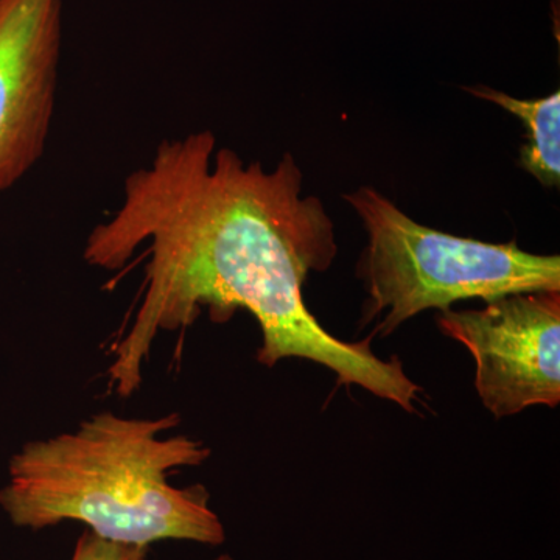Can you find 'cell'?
I'll return each instance as SVG.
<instances>
[{"instance_id":"1","label":"cell","mask_w":560,"mask_h":560,"mask_svg":"<svg viewBox=\"0 0 560 560\" xmlns=\"http://www.w3.org/2000/svg\"><path fill=\"white\" fill-rule=\"evenodd\" d=\"M301 168L287 153L272 171L217 149L210 131L164 140L145 167L125 179L119 209L88 235L84 260L120 270L149 245L143 298L130 329L113 348L109 388L128 399L161 331L189 327L202 308L226 323L246 311L261 330L257 361L272 368L305 359L416 412L422 388L399 359L382 360L372 337H334L305 305V280L337 256L334 223L316 197H302Z\"/></svg>"},{"instance_id":"2","label":"cell","mask_w":560,"mask_h":560,"mask_svg":"<svg viewBox=\"0 0 560 560\" xmlns=\"http://www.w3.org/2000/svg\"><path fill=\"white\" fill-rule=\"evenodd\" d=\"M179 423L178 412L130 419L102 411L75 431L28 442L10 460L0 508L21 528L80 522L102 539L136 547L221 545L226 533L208 489L168 482L176 469L201 466L210 456L201 441L161 438Z\"/></svg>"},{"instance_id":"3","label":"cell","mask_w":560,"mask_h":560,"mask_svg":"<svg viewBox=\"0 0 560 560\" xmlns=\"http://www.w3.org/2000/svg\"><path fill=\"white\" fill-rule=\"evenodd\" d=\"M345 200L368 234L357 275L368 293L364 319L385 313L375 330L381 337L430 308L445 312L456 302L560 291L559 256L526 253L515 242L486 243L431 230L372 187Z\"/></svg>"},{"instance_id":"4","label":"cell","mask_w":560,"mask_h":560,"mask_svg":"<svg viewBox=\"0 0 560 560\" xmlns=\"http://www.w3.org/2000/svg\"><path fill=\"white\" fill-rule=\"evenodd\" d=\"M445 337L477 364L475 388L497 419L560 401V291L510 294L478 311H445Z\"/></svg>"},{"instance_id":"5","label":"cell","mask_w":560,"mask_h":560,"mask_svg":"<svg viewBox=\"0 0 560 560\" xmlns=\"http://www.w3.org/2000/svg\"><path fill=\"white\" fill-rule=\"evenodd\" d=\"M61 0H0V191L38 164L57 102Z\"/></svg>"},{"instance_id":"6","label":"cell","mask_w":560,"mask_h":560,"mask_svg":"<svg viewBox=\"0 0 560 560\" xmlns=\"http://www.w3.org/2000/svg\"><path fill=\"white\" fill-rule=\"evenodd\" d=\"M475 97L495 103L525 125L528 143L522 147L521 165L541 186L560 184V92L547 97L515 98L488 86L466 88Z\"/></svg>"},{"instance_id":"7","label":"cell","mask_w":560,"mask_h":560,"mask_svg":"<svg viewBox=\"0 0 560 560\" xmlns=\"http://www.w3.org/2000/svg\"><path fill=\"white\" fill-rule=\"evenodd\" d=\"M150 547H136V545L116 544L102 539L92 530H84L77 540L70 560H147Z\"/></svg>"},{"instance_id":"8","label":"cell","mask_w":560,"mask_h":560,"mask_svg":"<svg viewBox=\"0 0 560 560\" xmlns=\"http://www.w3.org/2000/svg\"><path fill=\"white\" fill-rule=\"evenodd\" d=\"M215 560H234L231 558V556H228V555H221L219 559H215Z\"/></svg>"}]
</instances>
